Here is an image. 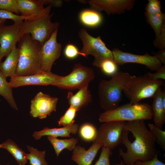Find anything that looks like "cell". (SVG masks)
<instances>
[{
  "label": "cell",
  "mask_w": 165,
  "mask_h": 165,
  "mask_svg": "<svg viewBox=\"0 0 165 165\" xmlns=\"http://www.w3.org/2000/svg\"><path fill=\"white\" fill-rule=\"evenodd\" d=\"M1 60H2V59H1V57H0V63H1Z\"/></svg>",
  "instance_id": "f6af8a7d"
},
{
  "label": "cell",
  "mask_w": 165,
  "mask_h": 165,
  "mask_svg": "<svg viewBox=\"0 0 165 165\" xmlns=\"http://www.w3.org/2000/svg\"><path fill=\"white\" fill-rule=\"evenodd\" d=\"M67 98L71 106L77 111L89 103L92 97L88 85L79 90L75 94L71 91L68 93Z\"/></svg>",
  "instance_id": "d6986e66"
},
{
  "label": "cell",
  "mask_w": 165,
  "mask_h": 165,
  "mask_svg": "<svg viewBox=\"0 0 165 165\" xmlns=\"http://www.w3.org/2000/svg\"><path fill=\"white\" fill-rule=\"evenodd\" d=\"M164 83L162 80L152 79L147 73L140 76L130 75L123 87V92L129 103L136 104L144 99L152 97Z\"/></svg>",
  "instance_id": "5b68a950"
},
{
  "label": "cell",
  "mask_w": 165,
  "mask_h": 165,
  "mask_svg": "<svg viewBox=\"0 0 165 165\" xmlns=\"http://www.w3.org/2000/svg\"><path fill=\"white\" fill-rule=\"evenodd\" d=\"M6 20L0 18V28L4 25Z\"/></svg>",
  "instance_id": "7bdbcfd3"
},
{
  "label": "cell",
  "mask_w": 165,
  "mask_h": 165,
  "mask_svg": "<svg viewBox=\"0 0 165 165\" xmlns=\"http://www.w3.org/2000/svg\"><path fill=\"white\" fill-rule=\"evenodd\" d=\"M23 20L0 28V54L1 59L9 54L20 39V32Z\"/></svg>",
  "instance_id": "5bb4252c"
},
{
  "label": "cell",
  "mask_w": 165,
  "mask_h": 165,
  "mask_svg": "<svg viewBox=\"0 0 165 165\" xmlns=\"http://www.w3.org/2000/svg\"><path fill=\"white\" fill-rule=\"evenodd\" d=\"M47 138L48 140L52 145L57 157L64 149L70 151H73L78 141L77 139L75 138L60 139L50 136H48Z\"/></svg>",
  "instance_id": "cb8c5ba5"
},
{
  "label": "cell",
  "mask_w": 165,
  "mask_h": 165,
  "mask_svg": "<svg viewBox=\"0 0 165 165\" xmlns=\"http://www.w3.org/2000/svg\"><path fill=\"white\" fill-rule=\"evenodd\" d=\"M113 59L117 65H123L128 63H134L145 65L151 71H156L162 65L156 56L147 53L143 55L124 52L117 48L112 51Z\"/></svg>",
  "instance_id": "30bf717a"
},
{
  "label": "cell",
  "mask_w": 165,
  "mask_h": 165,
  "mask_svg": "<svg viewBox=\"0 0 165 165\" xmlns=\"http://www.w3.org/2000/svg\"><path fill=\"white\" fill-rule=\"evenodd\" d=\"M148 23L153 29L156 38L159 37L161 31L165 27V15L161 12L160 13L149 14L145 13Z\"/></svg>",
  "instance_id": "d4e9b609"
},
{
  "label": "cell",
  "mask_w": 165,
  "mask_h": 165,
  "mask_svg": "<svg viewBox=\"0 0 165 165\" xmlns=\"http://www.w3.org/2000/svg\"><path fill=\"white\" fill-rule=\"evenodd\" d=\"M162 91L161 87L157 90L152 97L153 102L151 106L155 124L161 129L165 122V109L162 102Z\"/></svg>",
  "instance_id": "ffe728a7"
},
{
  "label": "cell",
  "mask_w": 165,
  "mask_h": 165,
  "mask_svg": "<svg viewBox=\"0 0 165 165\" xmlns=\"http://www.w3.org/2000/svg\"><path fill=\"white\" fill-rule=\"evenodd\" d=\"M79 125L73 123L72 125L60 128H50L46 127L41 130L33 132V137L35 140H38L44 136L58 137H70L71 134H76L78 131Z\"/></svg>",
  "instance_id": "e0dca14e"
},
{
  "label": "cell",
  "mask_w": 165,
  "mask_h": 165,
  "mask_svg": "<svg viewBox=\"0 0 165 165\" xmlns=\"http://www.w3.org/2000/svg\"><path fill=\"white\" fill-rule=\"evenodd\" d=\"M6 165H9V164H7Z\"/></svg>",
  "instance_id": "bcb514c9"
},
{
  "label": "cell",
  "mask_w": 165,
  "mask_h": 165,
  "mask_svg": "<svg viewBox=\"0 0 165 165\" xmlns=\"http://www.w3.org/2000/svg\"><path fill=\"white\" fill-rule=\"evenodd\" d=\"M126 122L111 121L103 123L97 131L93 143L112 150L121 143L122 133Z\"/></svg>",
  "instance_id": "9c48e42d"
},
{
  "label": "cell",
  "mask_w": 165,
  "mask_h": 165,
  "mask_svg": "<svg viewBox=\"0 0 165 165\" xmlns=\"http://www.w3.org/2000/svg\"><path fill=\"white\" fill-rule=\"evenodd\" d=\"M156 72L152 74L150 72L147 73L149 76L154 80L165 79V65H162L156 71Z\"/></svg>",
  "instance_id": "74e56055"
},
{
  "label": "cell",
  "mask_w": 165,
  "mask_h": 165,
  "mask_svg": "<svg viewBox=\"0 0 165 165\" xmlns=\"http://www.w3.org/2000/svg\"><path fill=\"white\" fill-rule=\"evenodd\" d=\"M58 30L41 46L39 53L42 70L50 72L54 62L60 56L62 47L61 43L57 42Z\"/></svg>",
  "instance_id": "7c38bea8"
},
{
  "label": "cell",
  "mask_w": 165,
  "mask_h": 165,
  "mask_svg": "<svg viewBox=\"0 0 165 165\" xmlns=\"http://www.w3.org/2000/svg\"><path fill=\"white\" fill-rule=\"evenodd\" d=\"M160 61L161 63L165 65V50H160L154 55Z\"/></svg>",
  "instance_id": "60d3db41"
},
{
  "label": "cell",
  "mask_w": 165,
  "mask_h": 165,
  "mask_svg": "<svg viewBox=\"0 0 165 165\" xmlns=\"http://www.w3.org/2000/svg\"><path fill=\"white\" fill-rule=\"evenodd\" d=\"M6 79L0 71V95L7 101L12 108L17 110L18 108L12 93V88L9 86Z\"/></svg>",
  "instance_id": "484cf974"
},
{
  "label": "cell",
  "mask_w": 165,
  "mask_h": 165,
  "mask_svg": "<svg viewBox=\"0 0 165 165\" xmlns=\"http://www.w3.org/2000/svg\"><path fill=\"white\" fill-rule=\"evenodd\" d=\"M116 165H125V164L123 160H121L119 163H116Z\"/></svg>",
  "instance_id": "ee69618b"
},
{
  "label": "cell",
  "mask_w": 165,
  "mask_h": 165,
  "mask_svg": "<svg viewBox=\"0 0 165 165\" xmlns=\"http://www.w3.org/2000/svg\"><path fill=\"white\" fill-rule=\"evenodd\" d=\"M161 98L163 106L165 109V92L164 90L162 91Z\"/></svg>",
  "instance_id": "b9f144b4"
},
{
  "label": "cell",
  "mask_w": 165,
  "mask_h": 165,
  "mask_svg": "<svg viewBox=\"0 0 165 165\" xmlns=\"http://www.w3.org/2000/svg\"><path fill=\"white\" fill-rule=\"evenodd\" d=\"M117 65L113 60L106 59L100 62L98 68L105 74L112 76L118 72Z\"/></svg>",
  "instance_id": "f546056e"
},
{
  "label": "cell",
  "mask_w": 165,
  "mask_h": 165,
  "mask_svg": "<svg viewBox=\"0 0 165 165\" xmlns=\"http://www.w3.org/2000/svg\"><path fill=\"white\" fill-rule=\"evenodd\" d=\"M149 131L155 139L156 142L162 148L165 150V131L159 128L155 124L149 123L148 124Z\"/></svg>",
  "instance_id": "f1b7e54d"
},
{
  "label": "cell",
  "mask_w": 165,
  "mask_h": 165,
  "mask_svg": "<svg viewBox=\"0 0 165 165\" xmlns=\"http://www.w3.org/2000/svg\"><path fill=\"white\" fill-rule=\"evenodd\" d=\"M58 99L44 94L38 92L31 101V116L40 119L46 118L53 111H56Z\"/></svg>",
  "instance_id": "4fadbf2b"
},
{
  "label": "cell",
  "mask_w": 165,
  "mask_h": 165,
  "mask_svg": "<svg viewBox=\"0 0 165 165\" xmlns=\"http://www.w3.org/2000/svg\"><path fill=\"white\" fill-rule=\"evenodd\" d=\"M152 119L151 105L147 103H130L119 106L112 110L105 111L99 115L100 123L111 121H132Z\"/></svg>",
  "instance_id": "8992f818"
},
{
  "label": "cell",
  "mask_w": 165,
  "mask_h": 165,
  "mask_svg": "<svg viewBox=\"0 0 165 165\" xmlns=\"http://www.w3.org/2000/svg\"><path fill=\"white\" fill-rule=\"evenodd\" d=\"M0 148L6 150L10 153L19 165H25L28 160L25 153L12 140L8 139L0 144Z\"/></svg>",
  "instance_id": "603a6c76"
},
{
  "label": "cell",
  "mask_w": 165,
  "mask_h": 165,
  "mask_svg": "<svg viewBox=\"0 0 165 165\" xmlns=\"http://www.w3.org/2000/svg\"><path fill=\"white\" fill-rule=\"evenodd\" d=\"M78 36L82 43V47L80 51L82 56L86 57L91 55L94 57L93 65L97 67L103 60L109 59L113 60L112 51L109 50L99 35L96 37L90 35L86 29L81 28Z\"/></svg>",
  "instance_id": "52a82bcc"
},
{
  "label": "cell",
  "mask_w": 165,
  "mask_h": 165,
  "mask_svg": "<svg viewBox=\"0 0 165 165\" xmlns=\"http://www.w3.org/2000/svg\"><path fill=\"white\" fill-rule=\"evenodd\" d=\"M156 141L146 127L144 120L126 122L121 143L127 148L119 149V155L126 165H133L137 160L147 161L158 155Z\"/></svg>",
  "instance_id": "6da1fadb"
},
{
  "label": "cell",
  "mask_w": 165,
  "mask_h": 165,
  "mask_svg": "<svg viewBox=\"0 0 165 165\" xmlns=\"http://www.w3.org/2000/svg\"><path fill=\"white\" fill-rule=\"evenodd\" d=\"M27 147L29 152V153H27V158L30 165H49L45 158V150L39 151L29 145Z\"/></svg>",
  "instance_id": "4316f807"
},
{
  "label": "cell",
  "mask_w": 165,
  "mask_h": 165,
  "mask_svg": "<svg viewBox=\"0 0 165 165\" xmlns=\"http://www.w3.org/2000/svg\"><path fill=\"white\" fill-rule=\"evenodd\" d=\"M52 6L49 5L45 11L34 18L24 20L21 26L20 36L29 34L32 38L41 46L47 41L53 34L58 30L60 24L52 22L51 19L53 13L50 14Z\"/></svg>",
  "instance_id": "277c9868"
},
{
  "label": "cell",
  "mask_w": 165,
  "mask_h": 165,
  "mask_svg": "<svg viewBox=\"0 0 165 165\" xmlns=\"http://www.w3.org/2000/svg\"><path fill=\"white\" fill-rule=\"evenodd\" d=\"M153 43L160 50H165V27L162 30L159 38L154 40Z\"/></svg>",
  "instance_id": "8d00e7d4"
},
{
  "label": "cell",
  "mask_w": 165,
  "mask_h": 165,
  "mask_svg": "<svg viewBox=\"0 0 165 165\" xmlns=\"http://www.w3.org/2000/svg\"><path fill=\"white\" fill-rule=\"evenodd\" d=\"M157 156H156L152 159L147 161H136L133 165H165L164 163L158 159Z\"/></svg>",
  "instance_id": "f35d334b"
},
{
  "label": "cell",
  "mask_w": 165,
  "mask_h": 165,
  "mask_svg": "<svg viewBox=\"0 0 165 165\" xmlns=\"http://www.w3.org/2000/svg\"><path fill=\"white\" fill-rule=\"evenodd\" d=\"M44 4H49L52 6L57 7H61L63 4V1L57 0H43Z\"/></svg>",
  "instance_id": "ab89813d"
},
{
  "label": "cell",
  "mask_w": 165,
  "mask_h": 165,
  "mask_svg": "<svg viewBox=\"0 0 165 165\" xmlns=\"http://www.w3.org/2000/svg\"><path fill=\"white\" fill-rule=\"evenodd\" d=\"M102 147L100 144L93 143L86 150L83 147L76 145L72 151L71 160L78 165H90Z\"/></svg>",
  "instance_id": "2e32d148"
},
{
  "label": "cell",
  "mask_w": 165,
  "mask_h": 165,
  "mask_svg": "<svg viewBox=\"0 0 165 165\" xmlns=\"http://www.w3.org/2000/svg\"><path fill=\"white\" fill-rule=\"evenodd\" d=\"M97 131L96 128L92 124L85 123L80 126L79 133L81 138L84 141H93L96 136Z\"/></svg>",
  "instance_id": "83f0119b"
},
{
  "label": "cell",
  "mask_w": 165,
  "mask_h": 165,
  "mask_svg": "<svg viewBox=\"0 0 165 165\" xmlns=\"http://www.w3.org/2000/svg\"><path fill=\"white\" fill-rule=\"evenodd\" d=\"M61 76L51 72L42 71L32 75L11 77L9 84L12 88L27 85L53 86Z\"/></svg>",
  "instance_id": "8fae6325"
},
{
  "label": "cell",
  "mask_w": 165,
  "mask_h": 165,
  "mask_svg": "<svg viewBox=\"0 0 165 165\" xmlns=\"http://www.w3.org/2000/svg\"><path fill=\"white\" fill-rule=\"evenodd\" d=\"M131 75L128 72H117L109 80L99 82L97 94L101 107L105 111L115 109L122 100L123 88Z\"/></svg>",
  "instance_id": "3957f363"
},
{
  "label": "cell",
  "mask_w": 165,
  "mask_h": 165,
  "mask_svg": "<svg viewBox=\"0 0 165 165\" xmlns=\"http://www.w3.org/2000/svg\"><path fill=\"white\" fill-rule=\"evenodd\" d=\"M19 56V50L15 46L7 56L5 60L0 63V71L6 78L16 75Z\"/></svg>",
  "instance_id": "44dd1931"
},
{
  "label": "cell",
  "mask_w": 165,
  "mask_h": 165,
  "mask_svg": "<svg viewBox=\"0 0 165 165\" xmlns=\"http://www.w3.org/2000/svg\"><path fill=\"white\" fill-rule=\"evenodd\" d=\"M91 9L107 14H120L133 8L134 0H91L86 1Z\"/></svg>",
  "instance_id": "9a60e30c"
},
{
  "label": "cell",
  "mask_w": 165,
  "mask_h": 165,
  "mask_svg": "<svg viewBox=\"0 0 165 165\" xmlns=\"http://www.w3.org/2000/svg\"><path fill=\"white\" fill-rule=\"evenodd\" d=\"M160 2L157 0H148L145 7L146 12L148 14H152L161 12Z\"/></svg>",
  "instance_id": "e575fe53"
},
{
  "label": "cell",
  "mask_w": 165,
  "mask_h": 165,
  "mask_svg": "<svg viewBox=\"0 0 165 165\" xmlns=\"http://www.w3.org/2000/svg\"><path fill=\"white\" fill-rule=\"evenodd\" d=\"M64 54L65 57L69 59H73L79 55H82L77 47L72 44L67 45L64 50Z\"/></svg>",
  "instance_id": "d590c367"
},
{
  "label": "cell",
  "mask_w": 165,
  "mask_h": 165,
  "mask_svg": "<svg viewBox=\"0 0 165 165\" xmlns=\"http://www.w3.org/2000/svg\"><path fill=\"white\" fill-rule=\"evenodd\" d=\"M0 9L20 13L17 0H0Z\"/></svg>",
  "instance_id": "1f68e13d"
},
{
  "label": "cell",
  "mask_w": 165,
  "mask_h": 165,
  "mask_svg": "<svg viewBox=\"0 0 165 165\" xmlns=\"http://www.w3.org/2000/svg\"><path fill=\"white\" fill-rule=\"evenodd\" d=\"M18 42L19 56L16 75H32L43 71L39 53L40 44L29 34L23 35Z\"/></svg>",
  "instance_id": "7a4b0ae2"
},
{
  "label": "cell",
  "mask_w": 165,
  "mask_h": 165,
  "mask_svg": "<svg viewBox=\"0 0 165 165\" xmlns=\"http://www.w3.org/2000/svg\"><path fill=\"white\" fill-rule=\"evenodd\" d=\"M80 22L86 26L95 28L102 23L103 18L101 14L98 11L92 9L82 10L79 15Z\"/></svg>",
  "instance_id": "7402d4cb"
},
{
  "label": "cell",
  "mask_w": 165,
  "mask_h": 165,
  "mask_svg": "<svg viewBox=\"0 0 165 165\" xmlns=\"http://www.w3.org/2000/svg\"><path fill=\"white\" fill-rule=\"evenodd\" d=\"M77 111L75 109L70 106L58 121L59 126H62L65 127L74 123V119Z\"/></svg>",
  "instance_id": "4dcf8cb0"
},
{
  "label": "cell",
  "mask_w": 165,
  "mask_h": 165,
  "mask_svg": "<svg viewBox=\"0 0 165 165\" xmlns=\"http://www.w3.org/2000/svg\"><path fill=\"white\" fill-rule=\"evenodd\" d=\"M21 15L34 18L44 12L46 7L42 0H17Z\"/></svg>",
  "instance_id": "ac0fdd59"
},
{
  "label": "cell",
  "mask_w": 165,
  "mask_h": 165,
  "mask_svg": "<svg viewBox=\"0 0 165 165\" xmlns=\"http://www.w3.org/2000/svg\"><path fill=\"white\" fill-rule=\"evenodd\" d=\"M0 165H2L0 163Z\"/></svg>",
  "instance_id": "7dc6e473"
},
{
  "label": "cell",
  "mask_w": 165,
  "mask_h": 165,
  "mask_svg": "<svg viewBox=\"0 0 165 165\" xmlns=\"http://www.w3.org/2000/svg\"><path fill=\"white\" fill-rule=\"evenodd\" d=\"M101 147L100 156L94 165H110V157L112 153L111 150L108 147Z\"/></svg>",
  "instance_id": "d6a6232c"
},
{
  "label": "cell",
  "mask_w": 165,
  "mask_h": 165,
  "mask_svg": "<svg viewBox=\"0 0 165 165\" xmlns=\"http://www.w3.org/2000/svg\"><path fill=\"white\" fill-rule=\"evenodd\" d=\"M94 78V72L91 68L77 63L74 65L70 74L61 76L53 86L62 89L79 90L88 85Z\"/></svg>",
  "instance_id": "ba28073f"
},
{
  "label": "cell",
  "mask_w": 165,
  "mask_h": 165,
  "mask_svg": "<svg viewBox=\"0 0 165 165\" xmlns=\"http://www.w3.org/2000/svg\"><path fill=\"white\" fill-rule=\"evenodd\" d=\"M0 18L6 20L7 19L11 20L14 22L32 19L30 17L18 15L11 12L2 9H0Z\"/></svg>",
  "instance_id": "836d02e7"
}]
</instances>
